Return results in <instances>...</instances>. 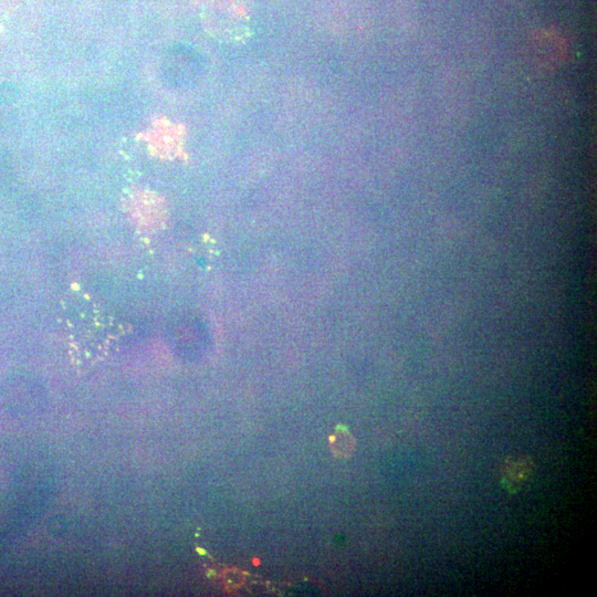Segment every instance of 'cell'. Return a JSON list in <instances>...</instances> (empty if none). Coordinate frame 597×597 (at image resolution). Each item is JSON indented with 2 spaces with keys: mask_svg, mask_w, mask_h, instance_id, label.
Instances as JSON below:
<instances>
[{
  "mask_svg": "<svg viewBox=\"0 0 597 597\" xmlns=\"http://www.w3.org/2000/svg\"><path fill=\"white\" fill-rule=\"evenodd\" d=\"M533 465L529 459L508 460L502 468V485L503 488L511 492L520 488L525 480H528L532 472Z\"/></svg>",
  "mask_w": 597,
  "mask_h": 597,
  "instance_id": "cell-1",
  "label": "cell"
},
{
  "mask_svg": "<svg viewBox=\"0 0 597 597\" xmlns=\"http://www.w3.org/2000/svg\"><path fill=\"white\" fill-rule=\"evenodd\" d=\"M355 439L353 435L345 428L337 429L330 438L332 452L337 458H347L355 450Z\"/></svg>",
  "mask_w": 597,
  "mask_h": 597,
  "instance_id": "cell-2",
  "label": "cell"
}]
</instances>
